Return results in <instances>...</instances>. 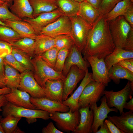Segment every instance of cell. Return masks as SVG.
I'll list each match as a JSON object with an SVG mask.
<instances>
[{
	"label": "cell",
	"instance_id": "f35d334b",
	"mask_svg": "<svg viewBox=\"0 0 133 133\" xmlns=\"http://www.w3.org/2000/svg\"><path fill=\"white\" fill-rule=\"evenodd\" d=\"M2 58L4 63L15 69L20 73L27 70L25 67L19 63L11 53L6 55Z\"/></svg>",
	"mask_w": 133,
	"mask_h": 133
},
{
	"label": "cell",
	"instance_id": "44dd1931",
	"mask_svg": "<svg viewBox=\"0 0 133 133\" xmlns=\"http://www.w3.org/2000/svg\"><path fill=\"white\" fill-rule=\"evenodd\" d=\"M120 116H109V120L124 133H133V110L123 112Z\"/></svg>",
	"mask_w": 133,
	"mask_h": 133
},
{
	"label": "cell",
	"instance_id": "e0dca14e",
	"mask_svg": "<svg viewBox=\"0 0 133 133\" xmlns=\"http://www.w3.org/2000/svg\"><path fill=\"white\" fill-rule=\"evenodd\" d=\"M8 101L16 106L33 109H37L31 102V96L27 92L17 88L11 89L10 92L5 94Z\"/></svg>",
	"mask_w": 133,
	"mask_h": 133
},
{
	"label": "cell",
	"instance_id": "681fc988",
	"mask_svg": "<svg viewBox=\"0 0 133 133\" xmlns=\"http://www.w3.org/2000/svg\"><path fill=\"white\" fill-rule=\"evenodd\" d=\"M94 8L98 9L102 0H85Z\"/></svg>",
	"mask_w": 133,
	"mask_h": 133
},
{
	"label": "cell",
	"instance_id": "ffe728a7",
	"mask_svg": "<svg viewBox=\"0 0 133 133\" xmlns=\"http://www.w3.org/2000/svg\"><path fill=\"white\" fill-rule=\"evenodd\" d=\"M93 80L92 73L89 72L88 69L87 70L79 87L70 97L63 101L62 103L68 107L69 110L72 112L78 110L79 109L78 100L86 86Z\"/></svg>",
	"mask_w": 133,
	"mask_h": 133
},
{
	"label": "cell",
	"instance_id": "7bdbcfd3",
	"mask_svg": "<svg viewBox=\"0 0 133 133\" xmlns=\"http://www.w3.org/2000/svg\"><path fill=\"white\" fill-rule=\"evenodd\" d=\"M124 50L133 51V28H132L127 37Z\"/></svg>",
	"mask_w": 133,
	"mask_h": 133
},
{
	"label": "cell",
	"instance_id": "83f0119b",
	"mask_svg": "<svg viewBox=\"0 0 133 133\" xmlns=\"http://www.w3.org/2000/svg\"><path fill=\"white\" fill-rule=\"evenodd\" d=\"M54 45V38L42 34L38 35L35 40L34 55L40 56Z\"/></svg>",
	"mask_w": 133,
	"mask_h": 133
},
{
	"label": "cell",
	"instance_id": "94428289",
	"mask_svg": "<svg viewBox=\"0 0 133 133\" xmlns=\"http://www.w3.org/2000/svg\"><path fill=\"white\" fill-rule=\"evenodd\" d=\"M5 3L1 0H0V6L1 5Z\"/></svg>",
	"mask_w": 133,
	"mask_h": 133
},
{
	"label": "cell",
	"instance_id": "9c48e42d",
	"mask_svg": "<svg viewBox=\"0 0 133 133\" xmlns=\"http://www.w3.org/2000/svg\"><path fill=\"white\" fill-rule=\"evenodd\" d=\"M19 89L29 93L31 97H45L44 89L41 87L34 79L32 71L26 70L20 73Z\"/></svg>",
	"mask_w": 133,
	"mask_h": 133
},
{
	"label": "cell",
	"instance_id": "8d00e7d4",
	"mask_svg": "<svg viewBox=\"0 0 133 133\" xmlns=\"http://www.w3.org/2000/svg\"><path fill=\"white\" fill-rule=\"evenodd\" d=\"M54 47L59 50L65 48H70L74 44L71 35H63L54 38Z\"/></svg>",
	"mask_w": 133,
	"mask_h": 133
},
{
	"label": "cell",
	"instance_id": "9f6ffc18",
	"mask_svg": "<svg viewBox=\"0 0 133 133\" xmlns=\"http://www.w3.org/2000/svg\"><path fill=\"white\" fill-rule=\"evenodd\" d=\"M6 3L8 6L10 7L13 4V0H1Z\"/></svg>",
	"mask_w": 133,
	"mask_h": 133
},
{
	"label": "cell",
	"instance_id": "db71d44e",
	"mask_svg": "<svg viewBox=\"0 0 133 133\" xmlns=\"http://www.w3.org/2000/svg\"><path fill=\"white\" fill-rule=\"evenodd\" d=\"M11 91V89L7 86L0 88V95L9 93Z\"/></svg>",
	"mask_w": 133,
	"mask_h": 133
},
{
	"label": "cell",
	"instance_id": "f546056e",
	"mask_svg": "<svg viewBox=\"0 0 133 133\" xmlns=\"http://www.w3.org/2000/svg\"><path fill=\"white\" fill-rule=\"evenodd\" d=\"M63 15L70 17L77 15L79 9V3L74 0H54Z\"/></svg>",
	"mask_w": 133,
	"mask_h": 133
},
{
	"label": "cell",
	"instance_id": "d6a6232c",
	"mask_svg": "<svg viewBox=\"0 0 133 133\" xmlns=\"http://www.w3.org/2000/svg\"><path fill=\"white\" fill-rule=\"evenodd\" d=\"M21 38L19 34L12 28L6 26L0 25V41L11 45Z\"/></svg>",
	"mask_w": 133,
	"mask_h": 133
},
{
	"label": "cell",
	"instance_id": "7402d4cb",
	"mask_svg": "<svg viewBox=\"0 0 133 133\" xmlns=\"http://www.w3.org/2000/svg\"><path fill=\"white\" fill-rule=\"evenodd\" d=\"M3 22L17 32L22 38H28L35 40L38 35L29 23L22 20H8Z\"/></svg>",
	"mask_w": 133,
	"mask_h": 133
},
{
	"label": "cell",
	"instance_id": "4dcf8cb0",
	"mask_svg": "<svg viewBox=\"0 0 133 133\" xmlns=\"http://www.w3.org/2000/svg\"><path fill=\"white\" fill-rule=\"evenodd\" d=\"M132 5L133 3L130 0H122L118 3L110 11L104 15L106 20L109 21L123 15Z\"/></svg>",
	"mask_w": 133,
	"mask_h": 133
},
{
	"label": "cell",
	"instance_id": "603a6c76",
	"mask_svg": "<svg viewBox=\"0 0 133 133\" xmlns=\"http://www.w3.org/2000/svg\"><path fill=\"white\" fill-rule=\"evenodd\" d=\"M100 15L98 9L93 7L86 0L80 3L77 15L90 26H93Z\"/></svg>",
	"mask_w": 133,
	"mask_h": 133
},
{
	"label": "cell",
	"instance_id": "11a10c76",
	"mask_svg": "<svg viewBox=\"0 0 133 133\" xmlns=\"http://www.w3.org/2000/svg\"><path fill=\"white\" fill-rule=\"evenodd\" d=\"M6 86L4 76L0 75V88Z\"/></svg>",
	"mask_w": 133,
	"mask_h": 133
},
{
	"label": "cell",
	"instance_id": "ee69618b",
	"mask_svg": "<svg viewBox=\"0 0 133 133\" xmlns=\"http://www.w3.org/2000/svg\"><path fill=\"white\" fill-rule=\"evenodd\" d=\"M117 64L133 73V58L124 59L120 61Z\"/></svg>",
	"mask_w": 133,
	"mask_h": 133
},
{
	"label": "cell",
	"instance_id": "d590c367",
	"mask_svg": "<svg viewBox=\"0 0 133 133\" xmlns=\"http://www.w3.org/2000/svg\"><path fill=\"white\" fill-rule=\"evenodd\" d=\"M59 50L54 47L48 50L40 56L49 66L55 69Z\"/></svg>",
	"mask_w": 133,
	"mask_h": 133
},
{
	"label": "cell",
	"instance_id": "b9f144b4",
	"mask_svg": "<svg viewBox=\"0 0 133 133\" xmlns=\"http://www.w3.org/2000/svg\"><path fill=\"white\" fill-rule=\"evenodd\" d=\"M12 47L11 45L6 42L0 41V57H3L11 53Z\"/></svg>",
	"mask_w": 133,
	"mask_h": 133
},
{
	"label": "cell",
	"instance_id": "91938a15",
	"mask_svg": "<svg viewBox=\"0 0 133 133\" xmlns=\"http://www.w3.org/2000/svg\"><path fill=\"white\" fill-rule=\"evenodd\" d=\"M0 25H3V26H6V24L3 22L1 21L0 19Z\"/></svg>",
	"mask_w": 133,
	"mask_h": 133
},
{
	"label": "cell",
	"instance_id": "4fadbf2b",
	"mask_svg": "<svg viewBox=\"0 0 133 133\" xmlns=\"http://www.w3.org/2000/svg\"><path fill=\"white\" fill-rule=\"evenodd\" d=\"M101 103L98 107L97 103L90 106L89 108L92 109L94 114V120L92 127L93 133H96L98 130L100 125L108 117V114L111 112H117L118 110L115 108L109 107L108 106L105 96L100 99Z\"/></svg>",
	"mask_w": 133,
	"mask_h": 133
},
{
	"label": "cell",
	"instance_id": "6f0895ef",
	"mask_svg": "<svg viewBox=\"0 0 133 133\" xmlns=\"http://www.w3.org/2000/svg\"><path fill=\"white\" fill-rule=\"evenodd\" d=\"M25 132L22 131L17 126L15 130L13 133H24Z\"/></svg>",
	"mask_w": 133,
	"mask_h": 133
},
{
	"label": "cell",
	"instance_id": "f6af8a7d",
	"mask_svg": "<svg viewBox=\"0 0 133 133\" xmlns=\"http://www.w3.org/2000/svg\"><path fill=\"white\" fill-rule=\"evenodd\" d=\"M42 133H64L63 132L57 129L52 122H49L47 126L43 128Z\"/></svg>",
	"mask_w": 133,
	"mask_h": 133
},
{
	"label": "cell",
	"instance_id": "c3c4849f",
	"mask_svg": "<svg viewBox=\"0 0 133 133\" xmlns=\"http://www.w3.org/2000/svg\"><path fill=\"white\" fill-rule=\"evenodd\" d=\"M100 128L96 133H110L107 126L104 121L100 126Z\"/></svg>",
	"mask_w": 133,
	"mask_h": 133
},
{
	"label": "cell",
	"instance_id": "7c38bea8",
	"mask_svg": "<svg viewBox=\"0 0 133 133\" xmlns=\"http://www.w3.org/2000/svg\"><path fill=\"white\" fill-rule=\"evenodd\" d=\"M87 60L92 70V79L96 82L102 83L106 86L111 81L108 70L104 58H99L96 56H91L87 57Z\"/></svg>",
	"mask_w": 133,
	"mask_h": 133
},
{
	"label": "cell",
	"instance_id": "f1b7e54d",
	"mask_svg": "<svg viewBox=\"0 0 133 133\" xmlns=\"http://www.w3.org/2000/svg\"><path fill=\"white\" fill-rule=\"evenodd\" d=\"M4 76L6 86L11 89L18 88L20 82V73L4 62Z\"/></svg>",
	"mask_w": 133,
	"mask_h": 133
},
{
	"label": "cell",
	"instance_id": "5bb4252c",
	"mask_svg": "<svg viewBox=\"0 0 133 133\" xmlns=\"http://www.w3.org/2000/svg\"><path fill=\"white\" fill-rule=\"evenodd\" d=\"M73 65L76 66L85 72L90 66L88 61L83 57L82 52L74 44L71 48L65 61L62 72L63 74L66 77L71 67Z\"/></svg>",
	"mask_w": 133,
	"mask_h": 133
},
{
	"label": "cell",
	"instance_id": "d4e9b609",
	"mask_svg": "<svg viewBox=\"0 0 133 133\" xmlns=\"http://www.w3.org/2000/svg\"><path fill=\"white\" fill-rule=\"evenodd\" d=\"M33 10L34 18L43 13L58 9L54 0H28Z\"/></svg>",
	"mask_w": 133,
	"mask_h": 133
},
{
	"label": "cell",
	"instance_id": "2e32d148",
	"mask_svg": "<svg viewBox=\"0 0 133 133\" xmlns=\"http://www.w3.org/2000/svg\"><path fill=\"white\" fill-rule=\"evenodd\" d=\"M30 101L38 110L48 112H66L69 109L68 107L61 103L50 100L46 97L35 98L31 97Z\"/></svg>",
	"mask_w": 133,
	"mask_h": 133
},
{
	"label": "cell",
	"instance_id": "cb8c5ba5",
	"mask_svg": "<svg viewBox=\"0 0 133 133\" xmlns=\"http://www.w3.org/2000/svg\"><path fill=\"white\" fill-rule=\"evenodd\" d=\"M10 9L19 18H34L33 10L28 0H13Z\"/></svg>",
	"mask_w": 133,
	"mask_h": 133
},
{
	"label": "cell",
	"instance_id": "be15d7a7",
	"mask_svg": "<svg viewBox=\"0 0 133 133\" xmlns=\"http://www.w3.org/2000/svg\"><path fill=\"white\" fill-rule=\"evenodd\" d=\"M2 118V116L0 115V120Z\"/></svg>",
	"mask_w": 133,
	"mask_h": 133
},
{
	"label": "cell",
	"instance_id": "60d3db41",
	"mask_svg": "<svg viewBox=\"0 0 133 133\" xmlns=\"http://www.w3.org/2000/svg\"><path fill=\"white\" fill-rule=\"evenodd\" d=\"M122 0H102L98 8L100 15H105Z\"/></svg>",
	"mask_w": 133,
	"mask_h": 133
},
{
	"label": "cell",
	"instance_id": "7dc6e473",
	"mask_svg": "<svg viewBox=\"0 0 133 133\" xmlns=\"http://www.w3.org/2000/svg\"><path fill=\"white\" fill-rule=\"evenodd\" d=\"M110 133H124L109 119L104 121Z\"/></svg>",
	"mask_w": 133,
	"mask_h": 133
},
{
	"label": "cell",
	"instance_id": "7a4b0ae2",
	"mask_svg": "<svg viewBox=\"0 0 133 133\" xmlns=\"http://www.w3.org/2000/svg\"><path fill=\"white\" fill-rule=\"evenodd\" d=\"M33 66L32 72L38 84L44 88L49 80L61 79L63 81L66 77L49 66L40 56L34 55L31 58Z\"/></svg>",
	"mask_w": 133,
	"mask_h": 133
},
{
	"label": "cell",
	"instance_id": "8fae6325",
	"mask_svg": "<svg viewBox=\"0 0 133 133\" xmlns=\"http://www.w3.org/2000/svg\"><path fill=\"white\" fill-rule=\"evenodd\" d=\"M63 15H64L63 13L58 9L51 12L41 14L33 19L24 18L22 20L29 23L36 33L39 35L41 34L43 28Z\"/></svg>",
	"mask_w": 133,
	"mask_h": 133
},
{
	"label": "cell",
	"instance_id": "4316f807",
	"mask_svg": "<svg viewBox=\"0 0 133 133\" xmlns=\"http://www.w3.org/2000/svg\"><path fill=\"white\" fill-rule=\"evenodd\" d=\"M108 73L110 79L116 84L119 83L121 79L133 81V73L117 64L113 65L110 68Z\"/></svg>",
	"mask_w": 133,
	"mask_h": 133
},
{
	"label": "cell",
	"instance_id": "d6986e66",
	"mask_svg": "<svg viewBox=\"0 0 133 133\" xmlns=\"http://www.w3.org/2000/svg\"><path fill=\"white\" fill-rule=\"evenodd\" d=\"M89 106L80 108L79 111L80 118L79 124L72 133H91L92 127L94 120L92 110L89 109Z\"/></svg>",
	"mask_w": 133,
	"mask_h": 133
},
{
	"label": "cell",
	"instance_id": "9a60e30c",
	"mask_svg": "<svg viewBox=\"0 0 133 133\" xmlns=\"http://www.w3.org/2000/svg\"><path fill=\"white\" fill-rule=\"evenodd\" d=\"M85 72L80 69L76 66L71 67L69 71L63 81L64 94L63 101L66 100L68 96L74 90L78 83L83 79Z\"/></svg>",
	"mask_w": 133,
	"mask_h": 133
},
{
	"label": "cell",
	"instance_id": "6da1fadb",
	"mask_svg": "<svg viewBox=\"0 0 133 133\" xmlns=\"http://www.w3.org/2000/svg\"><path fill=\"white\" fill-rule=\"evenodd\" d=\"M110 31L108 21L100 15L91 29L85 45L81 52L85 60L91 56L104 59L115 48Z\"/></svg>",
	"mask_w": 133,
	"mask_h": 133
},
{
	"label": "cell",
	"instance_id": "f907efd6",
	"mask_svg": "<svg viewBox=\"0 0 133 133\" xmlns=\"http://www.w3.org/2000/svg\"><path fill=\"white\" fill-rule=\"evenodd\" d=\"M127 110H133V98H132L130 100L127 102L124 106V108Z\"/></svg>",
	"mask_w": 133,
	"mask_h": 133
},
{
	"label": "cell",
	"instance_id": "f5cc1de1",
	"mask_svg": "<svg viewBox=\"0 0 133 133\" xmlns=\"http://www.w3.org/2000/svg\"><path fill=\"white\" fill-rule=\"evenodd\" d=\"M0 75L4 76V64L2 57H0Z\"/></svg>",
	"mask_w": 133,
	"mask_h": 133
},
{
	"label": "cell",
	"instance_id": "5b68a950",
	"mask_svg": "<svg viewBox=\"0 0 133 133\" xmlns=\"http://www.w3.org/2000/svg\"><path fill=\"white\" fill-rule=\"evenodd\" d=\"M69 17L71 23L72 37L74 44L81 52L85 45L89 34L93 26L78 15Z\"/></svg>",
	"mask_w": 133,
	"mask_h": 133
},
{
	"label": "cell",
	"instance_id": "30bf717a",
	"mask_svg": "<svg viewBox=\"0 0 133 133\" xmlns=\"http://www.w3.org/2000/svg\"><path fill=\"white\" fill-rule=\"evenodd\" d=\"M72 26L69 17L63 15L43 28L42 34L53 38L63 35H71Z\"/></svg>",
	"mask_w": 133,
	"mask_h": 133
},
{
	"label": "cell",
	"instance_id": "ac0fdd59",
	"mask_svg": "<svg viewBox=\"0 0 133 133\" xmlns=\"http://www.w3.org/2000/svg\"><path fill=\"white\" fill-rule=\"evenodd\" d=\"M44 89L46 97L52 100L62 102L64 94L63 80H48Z\"/></svg>",
	"mask_w": 133,
	"mask_h": 133
},
{
	"label": "cell",
	"instance_id": "836d02e7",
	"mask_svg": "<svg viewBox=\"0 0 133 133\" xmlns=\"http://www.w3.org/2000/svg\"><path fill=\"white\" fill-rule=\"evenodd\" d=\"M22 118L9 114L2 118L0 122L5 133H13Z\"/></svg>",
	"mask_w": 133,
	"mask_h": 133
},
{
	"label": "cell",
	"instance_id": "03108f58",
	"mask_svg": "<svg viewBox=\"0 0 133 133\" xmlns=\"http://www.w3.org/2000/svg\"><path fill=\"white\" fill-rule=\"evenodd\" d=\"M2 109H1V108H0V112L2 111Z\"/></svg>",
	"mask_w": 133,
	"mask_h": 133
},
{
	"label": "cell",
	"instance_id": "e7e4bbea",
	"mask_svg": "<svg viewBox=\"0 0 133 133\" xmlns=\"http://www.w3.org/2000/svg\"><path fill=\"white\" fill-rule=\"evenodd\" d=\"M130 1L133 3V0H130Z\"/></svg>",
	"mask_w": 133,
	"mask_h": 133
},
{
	"label": "cell",
	"instance_id": "52a82bcc",
	"mask_svg": "<svg viewBox=\"0 0 133 133\" xmlns=\"http://www.w3.org/2000/svg\"><path fill=\"white\" fill-rule=\"evenodd\" d=\"M50 119L55 123L57 127L64 132H73L79 124L80 114L78 110L72 112L58 111L50 113Z\"/></svg>",
	"mask_w": 133,
	"mask_h": 133
},
{
	"label": "cell",
	"instance_id": "8992f818",
	"mask_svg": "<svg viewBox=\"0 0 133 133\" xmlns=\"http://www.w3.org/2000/svg\"><path fill=\"white\" fill-rule=\"evenodd\" d=\"M112 39L116 48L123 49L132 28L123 16L108 21Z\"/></svg>",
	"mask_w": 133,
	"mask_h": 133
},
{
	"label": "cell",
	"instance_id": "680465c9",
	"mask_svg": "<svg viewBox=\"0 0 133 133\" xmlns=\"http://www.w3.org/2000/svg\"><path fill=\"white\" fill-rule=\"evenodd\" d=\"M0 133H5L4 130L0 122Z\"/></svg>",
	"mask_w": 133,
	"mask_h": 133
},
{
	"label": "cell",
	"instance_id": "277c9868",
	"mask_svg": "<svg viewBox=\"0 0 133 133\" xmlns=\"http://www.w3.org/2000/svg\"><path fill=\"white\" fill-rule=\"evenodd\" d=\"M133 92V81H128L124 87L116 92L112 90H105L104 95L107 104L110 108L115 107L119 111L120 115L123 111L124 106L127 101L132 98Z\"/></svg>",
	"mask_w": 133,
	"mask_h": 133
},
{
	"label": "cell",
	"instance_id": "e575fe53",
	"mask_svg": "<svg viewBox=\"0 0 133 133\" xmlns=\"http://www.w3.org/2000/svg\"><path fill=\"white\" fill-rule=\"evenodd\" d=\"M11 53L27 70L32 72L33 68L31 61L32 57L25 53L12 48Z\"/></svg>",
	"mask_w": 133,
	"mask_h": 133
},
{
	"label": "cell",
	"instance_id": "484cf974",
	"mask_svg": "<svg viewBox=\"0 0 133 133\" xmlns=\"http://www.w3.org/2000/svg\"><path fill=\"white\" fill-rule=\"evenodd\" d=\"M133 58V51L126 50L123 49L116 48L104 59L107 68L109 71L114 65L125 59Z\"/></svg>",
	"mask_w": 133,
	"mask_h": 133
},
{
	"label": "cell",
	"instance_id": "ba28073f",
	"mask_svg": "<svg viewBox=\"0 0 133 133\" xmlns=\"http://www.w3.org/2000/svg\"><path fill=\"white\" fill-rule=\"evenodd\" d=\"M106 86L103 83L93 80L90 82L84 88L79 98V109L97 103L103 95Z\"/></svg>",
	"mask_w": 133,
	"mask_h": 133
},
{
	"label": "cell",
	"instance_id": "3957f363",
	"mask_svg": "<svg viewBox=\"0 0 133 133\" xmlns=\"http://www.w3.org/2000/svg\"><path fill=\"white\" fill-rule=\"evenodd\" d=\"M2 108V115L4 117L11 114L16 116L24 117L27 118V121L30 123L36 122L37 118L45 120L50 119V113L47 112L17 106L8 101Z\"/></svg>",
	"mask_w": 133,
	"mask_h": 133
},
{
	"label": "cell",
	"instance_id": "bcb514c9",
	"mask_svg": "<svg viewBox=\"0 0 133 133\" xmlns=\"http://www.w3.org/2000/svg\"><path fill=\"white\" fill-rule=\"evenodd\" d=\"M123 16L131 27L133 28V5L130 7Z\"/></svg>",
	"mask_w": 133,
	"mask_h": 133
},
{
	"label": "cell",
	"instance_id": "74e56055",
	"mask_svg": "<svg viewBox=\"0 0 133 133\" xmlns=\"http://www.w3.org/2000/svg\"><path fill=\"white\" fill-rule=\"evenodd\" d=\"M70 48H65L59 50L55 67V70L57 71L62 73L65 61Z\"/></svg>",
	"mask_w": 133,
	"mask_h": 133
},
{
	"label": "cell",
	"instance_id": "ab89813d",
	"mask_svg": "<svg viewBox=\"0 0 133 133\" xmlns=\"http://www.w3.org/2000/svg\"><path fill=\"white\" fill-rule=\"evenodd\" d=\"M6 3L0 6V19L2 22L7 20H22L15 14L10 12Z\"/></svg>",
	"mask_w": 133,
	"mask_h": 133
},
{
	"label": "cell",
	"instance_id": "816d5d0a",
	"mask_svg": "<svg viewBox=\"0 0 133 133\" xmlns=\"http://www.w3.org/2000/svg\"><path fill=\"white\" fill-rule=\"evenodd\" d=\"M7 101L5 94L0 95V108L4 106Z\"/></svg>",
	"mask_w": 133,
	"mask_h": 133
},
{
	"label": "cell",
	"instance_id": "1f68e13d",
	"mask_svg": "<svg viewBox=\"0 0 133 133\" xmlns=\"http://www.w3.org/2000/svg\"><path fill=\"white\" fill-rule=\"evenodd\" d=\"M35 40L28 38H22L11 45L12 48L25 53L32 57L34 55Z\"/></svg>",
	"mask_w": 133,
	"mask_h": 133
},
{
	"label": "cell",
	"instance_id": "6125c7cd",
	"mask_svg": "<svg viewBox=\"0 0 133 133\" xmlns=\"http://www.w3.org/2000/svg\"><path fill=\"white\" fill-rule=\"evenodd\" d=\"M78 2L79 3H80L82 2L85 0H74Z\"/></svg>",
	"mask_w": 133,
	"mask_h": 133
}]
</instances>
